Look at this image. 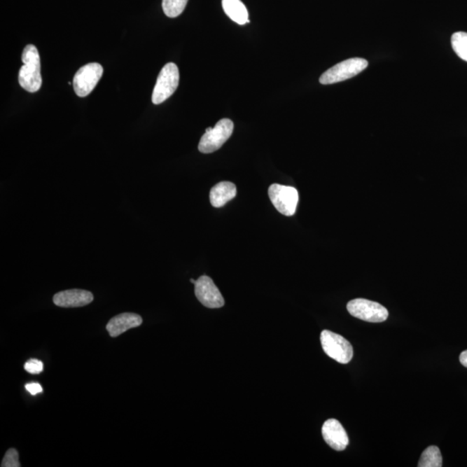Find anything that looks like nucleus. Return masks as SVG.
Instances as JSON below:
<instances>
[{
  "label": "nucleus",
  "instance_id": "aec40b11",
  "mask_svg": "<svg viewBox=\"0 0 467 467\" xmlns=\"http://www.w3.org/2000/svg\"><path fill=\"white\" fill-rule=\"evenodd\" d=\"M25 389L32 396H36L39 394V393L43 392L42 386L38 384V382H32V384H27L25 385Z\"/></svg>",
  "mask_w": 467,
  "mask_h": 467
},
{
  "label": "nucleus",
  "instance_id": "6ab92c4d",
  "mask_svg": "<svg viewBox=\"0 0 467 467\" xmlns=\"http://www.w3.org/2000/svg\"><path fill=\"white\" fill-rule=\"evenodd\" d=\"M25 370L29 374H40L43 370V365L40 360L29 359L25 363Z\"/></svg>",
  "mask_w": 467,
  "mask_h": 467
},
{
  "label": "nucleus",
  "instance_id": "ddd939ff",
  "mask_svg": "<svg viewBox=\"0 0 467 467\" xmlns=\"http://www.w3.org/2000/svg\"><path fill=\"white\" fill-rule=\"evenodd\" d=\"M237 196V186L230 182H220L212 187L209 200L213 207L220 208Z\"/></svg>",
  "mask_w": 467,
  "mask_h": 467
},
{
  "label": "nucleus",
  "instance_id": "1a4fd4ad",
  "mask_svg": "<svg viewBox=\"0 0 467 467\" xmlns=\"http://www.w3.org/2000/svg\"><path fill=\"white\" fill-rule=\"evenodd\" d=\"M195 294L202 305L208 308L223 307L225 303L218 286L206 275L197 279L195 284Z\"/></svg>",
  "mask_w": 467,
  "mask_h": 467
},
{
  "label": "nucleus",
  "instance_id": "2eb2a0df",
  "mask_svg": "<svg viewBox=\"0 0 467 467\" xmlns=\"http://www.w3.org/2000/svg\"><path fill=\"white\" fill-rule=\"evenodd\" d=\"M419 467H441L442 466V455L438 447L431 446L426 448L422 453Z\"/></svg>",
  "mask_w": 467,
  "mask_h": 467
},
{
  "label": "nucleus",
  "instance_id": "4be33fe9",
  "mask_svg": "<svg viewBox=\"0 0 467 467\" xmlns=\"http://www.w3.org/2000/svg\"><path fill=\"white\" fill-rule=\"evenodd\" d=\"M190 282L193 283V284H196L197 281H195L193 279H190Z\"/></svg>",
  "mask_w": 467,
  "mask_h": 467
},
{
  "label": "nucleus",
  "instance_id": "f8f14e48",
  "mask_svg": "<svg viewBox=\"0 0 467 467\" xmlns=\"http://www.w3.org/2000/svg\"><path fill=\"white\" fill-rule=\"evenodd\" d=\"M142 322L141 316L132 312H125L110 319L106 325V330L110 336L116 337L130 329L139 327Z\"/></svg>",
  "mask_w": 467,
  "mask_h": 467
},
{
  "label": "nucleus",
  "instance_id": "9b49d317",
  "mask_svg": "<svg viewBox=\"0 0 467 467\" xmlns=\"http://www.w3.org/2000/svg\"><path fill=\"white\" fill-rule=\"evenodd\" d=\"M94 300L90 292L82 289L65 290L55 294L53 302L59 307H82Z\"/></svg>",
  "mask_w": 467,
  "mask_h": 467
},
{
  "label": "nucleus",
  "instance_id": "4468645a",
  "mask_svg": "<svg viewBox=\"0 0 467 467\" xmlns=\"http://www.w3.org/2000/svg\"><path fill=\"white\" fill-rule=\"evenodd\" d=\"M222 4L224 13L231 20L241 25L250 23L248 10L241 0H223Z\"/></svg>",
  "mask_w": 467,
  "mask_h": 467
},
{
  "label": "nucleus",
  "instance_id": "a211bd4d",
  "mask_svg": "<svg viewBox=\"0 0 467 467\" xmlns=\"http://www.w3.org/2000/svg\"><path fill=\"white\" fill-rule=\"evenodd\" d=\"M2 467H20V461H18V453L14 448H11L6 452L5 457H4Z\"/></svg>",
  "mask_w": 467,
  "mask_h": 467
},
{
  "label": "nucleus",
  "instance_id": "7ed1b4c3",
  "mask_svg": "<svg viewBox=\"0 0 467 467\" xmlns=\"http://www.w3.org/2000/svg\"><path fill=\"white\" fill-rule=\"evenodd\" d=\"M234 131L233 121L230 119H222L216 124L214 127H209L202 136L198 150L202 153L216 152L223 146L232 135Z\"/></svg>",
  "mask_w": 467,
  "mask_h": 467
},
{
  "label": "nucleus",
  "instance_id": "f03ea898",
  "mask_svg": "<svg viewBox=\"0 0 467 467\" xmlns=\"http://www.w3.org/2000/svg\"><path fill=\"white\" fill-rule=\"evenodd\" d=\"M367 67L368 62L365 59L359 57L347 59L323 73L319 78V83L323 85H328V84L344 82L345 80L358 76Z\"/></svg>",
  "mask_w": 467,
  "mask_h": 467
},
{
  "label": "nucleus",
  "instance_id": "9d476101",
  "mask_svg": "<svg viewBox=\"0 0 467 467\" xmlns=\"http://www.w3.org/2000/svg\"><path fill=\"white\" fill-rule=\"evenodd\" d=\"M322 435L326 442L334 450L344 451L348 446L347 433L340 422L335 419H330L323 424Z\"/></svg>",
  "mask_w": 467,
  "mask_h": 467
},
{
  "label": "nucleus",
  "instance_id": "f257e3e1",
  "mask_svg": "<svg viewBox=\"0 0 467 467\" xmlns=\"http://www.w3.org/2000/svg\"><path fill=\"white\" fill-rule=\"evenodd\" d=\"M22 66L18 74V82L24 90L36 93L42 86L41 64L38 49L33 44L25 48L22 54Z\"/></svg>",
  "mask_w": 467,
  "mask_h": 467
},
{
  "label": "nucleus",
  "instance_id": "39448f33",
  "mask_svg": "<svg viewBox=\"0 0 467 467\" xmlns=\"http://www.w3.org/2000/svg\"><path fill=\"white\" fill-rule=\"evenodd\" d=\"M321 342L323 351L330 358L343 365L351 362L353 358L352 345L344 337L325 330L321 333Z\"/></svg>",
  "mask_w": 467,
  "mask_h": 467
},
{
  "label": "nucleus",
  "instance_id": "6e6552de",
  "mask_svg": "<svg viewBox=\"0 0 467 467\" xmlns=\"http://www.w3.org/2000/svg\"><path fill=\"white\" fill-rule=\"evenodd\" d=\"M102 75V66L97 62L83 66L74 76L73 87L76 94L80 97H88L95 90Z\"/></svg>",
  "mask_w": 467,
  "mask_h": 467
},
{
  "label": "nucleus",
  "instance_id": "423d86ee",
  "mask_svg": "<svg viewBox=\"0 0 467 467\" xmlns=\"http://www.w3.org/2000/svg\"><path fill=\"white\" fill-rule=\"evenodd\" d=\"M347 310L353 317L370 323L384 322L389 317V312L384 306L365 299L351 300L347 304Z\"/></svg>",
  "mask_w": 467,
  "mask_h": 467
},
{
  "label": "nucleus",
  "instance_id": "dca6fc26",
  "mask_svg": "<svg viewBox=\"0 0 467 467\" xmlns=\"http://www.w3.org/2000/svg\"><path fill=\"white\" fill-rule=\"evenodd\" d=\"M452 47L459 57L467 62V33L459 32L454 33L451 39Z\"/></svg>",
  "mask_w": 467,
  "mask_h": 467
},
{
  "label": "nucleus",
  "instance_id": "412c9836",
  "mask_svg": "<svg viewBox=\"0 0 467 467\" xmlns=\"http://www.w3.org/2000/svg\"><path fill=\"white\" fill-rule=\"evenodd\" d=\"M459 362L463 366L467 368V350L461 352V356H459Z\"/></svg>",
  "mask_w": 467,
  "mask_h": 467
},
{
  "label": "nucleus",
  "instance_id": "0eeeda50",
  "mask_svg": "<svg viewBox=\"0 0 467 467\" xmlns=\"http://www.w3.org/2000/svg\"><path fill=\"white\" fill-rule=\"evenodd\" d=\"M268 196L272 204L282 215L292 216L295 214L299 193L294 187L273 183L268 189Z\"/></svg>",
  "mask_w": 467,
  "mask_h": 467
},
{
  "label": "nucleus",
  "instance_id": "20e7f679",
  "mask_svg": "<svg viewBox=\"0 0 467 467\" xmlns=\"http://www.w3.org/2000/svg\"><path fill=\"white\" fill-rule=\"evenodd\" d=\"M179 83V71L174 62H169L162 68L153 92V104L159 105L170 98Z\"/></svg>",
  "mask_w": 467,
  "mask_h": 467
},
{
  "label": "nucleus",
  "instance_id": "f3484780",
  "mask_svg": "<svg viewBox=\"0 0 467 467\" xmlns=\"http://www.w3.org/2000/svg\"><path fill=\"white\" fill-rule=\"evenodd\" d=\"M188 0H163L162 8L169 18H176L185 11Z\"/></svg>",
  "mask_w": 467,
  "mask_h": 467
}]
</instances>
